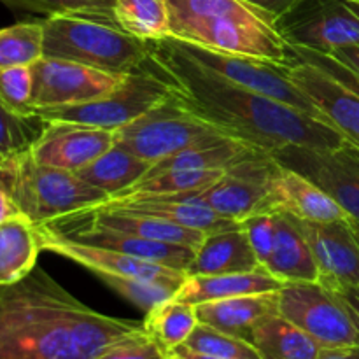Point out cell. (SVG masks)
<instances>
[{
	"label": "cell",
	"instance_id": "obj_1",
	"mask_svg": "<svg viewBox=\"0 0 359 359\" xmlns=\"http://www.w3.org/2000/svg\"><path fill=\"white\" fill-rule=\"evenodd\" d=\"M144 65L167 83L182 107L238 142L270 154L287 146L337 149L346 144L326 123L203 67L174 37L149 42Z\"/></svg>",
	"mask_w": 359,
	"mask_h": 359
},
{
	"label": "cell",
	"instance_id": "obj_2",
	"mask_svg": "<svg viewBox=\"0 0 359 359\" xmlns=\"http://www.w3.org/2000/svg\"><path fill=\"white\" fill-rule=\"evenodd\" d=\"M140 332L142 323L93 311L37 266L0 286V359H95Z\"/></svg>",
	"mask_w": 359,
	"mask_h": 359
},
{
	"label": "cell",
	"instance_id": "obj_3",
	"mask_svg": "<svg viewBox=\"0 0 359 359\" xmlns=\"http://www.w3.org/2000/svg\"><path fill=\"white\" fill-rule=\"evenodd\" d=\"M170 37L210 51L297 62L276 20L244 0H167Z\"/></svg>",
	"mask_w": 359,
	"mask_h": 359
},
{
	"label": "cell",
	"instance_id": "obj_4",
	"mask_svg": "<svg viewBox=\"0 0 359 359\" xmlns=\"http://www.w3.org/2000/svg\"><path fill=\"white\" fill-rule=\"evenodd\" d=\"M44 56L69 60L114 74L142 69L149 42L132 37L114 18L95 14H55L42 20Z\"/></svg>",
	"mask_w": 359,
	"mask_h": 359
},
{
	"label": "cell",
	"instance_id": "obj_5",
	"mask_svg": "<svg viewBox=\"0 0 359 359\" xmlns=\"http://www.w3.org/2000/svg\"><path fill=\"white\" fill-rule=\"evenodd\" d=\"M0 186L34 224L95 209L109 200V195L84 182L76 172L35 161L30 149L0 163Z\"/></svg>",
	"mask_w": 359,
	"mask_h": 359
},
{
	"label": "cell",
	"instance_id": "obj_6",
	"mask_svg": "<svg viewBox=\"0 0 359 359\" xmlns=\"http://www.w3.org/2000/svg\"><path fill=\"white\" fill-rule=\"evenodd\" d=\"M228 140L233 139L191 114L172 95L135 121L116 130V142L149 163L191 147H209Z\"/></svg>",
	"mask_w": 359,
	"mask_h": 359
},
{
	"label": "cell",
	"instance_id": "obj_7",
	"mask_svg": "<svg viewBox=\"0 0 359 359\" xmlns=\"http://www.w3.org/2000/svg\"><path fill=\"white\" fill-rule=\"evenodd\" d=\"M167 97H170L167 83L142 65L137 72H130L118 90L86 104L41 112L37 118L42 121H69L105 130H119L146 114Z\"/></svg>",
	"mask_w": 359,
	"mask_h": 359
},
{
	"label": "cell",
	"instance_id": "obj_8",
	"mask_svg": "<svg viewBox=\"0 0 359 359\" xmlns=\"http://www.w3.org/2000/svg\"><path fill=\"white\" fill-rule=\"evenodd\" d=\"M279 314L311 335L323 349L359 346V332L335 291L319 280L286 283L279 290Z\"/></svg>",
	"mask_w": 359,
	"mask_h": 359
},
{
	"label": "cell",
	"instance_id": "obj_9",
	"mask_svg": "<svg viewBox=\"0 0 359 359\" xmlns=\"http://www.w3.org/2000/svg\"><path fill=\"white\" fill-rule=\"evenodd\" d=\"M277 30L293 48L332 53L359 44V2L300 0L276 21Z\"/></svg>",
	"mask_w": 359,
	"mask_h": 359
},
{
	"label": "cell",
	"instance_id": "obj_10",
	"mask_svg": "<svg viewBox=\"0 0 359 359\" xmlns=\"http://www.w3.org/2000/svg\"><path fill=\"white\" fill-rule=\"evenodd\" d=\"M179 44L196 62H200L207 69L214 70L219 76L226 77L231 83L241 84L248 90L265 95V97L273 98L277 102H283V104L298 109V111L325 123L318 109L312 105V102L302 93L300 88L291 79V63L286 65V63L269 62V60L252 58V56L210 51V49L198 48V46L182 41H179Z\"/></svg>",
	"mask_w": 359,
	"mask_h": 359
},
{
	"label": "cell",
	"instance_id": "obj_11",
	"mask_svg": "<svg viewBox=\"0 0 359 359\" xmlns=\"http://www.w3.org/2000/svg\"><path fill=\"white\" fill-rule=\"evenodd\" d=\"M35 116L53 109L97 100L125 83L128 74H114L69 60L44 58L32 65Z\"/></svg>",
	"mask_w": 359,
	"mask_h": 359
},
{
	"label": "cell",
	"instance_id": "obj_12",
	"mask_svg": "<svg viewBox=\"0 0 359 359\" xmlns=\"http://www.w3.org/2000/svg\"><path fill=\"white\" fill-rule=\"evenodd\" d=\"M284 167L300 172L340 203L359 223V149L346 142L337 149L287 146L273 153Z\"/></svg>",
	"mask_w": 359,
	"mask_h": 359
},
{
	"label": "cell",
	"instance_id": "obj_13",
	"mask_svg": "<svg viewBox=\"0 0 359 359\" xmlns=\"http://www.w3.org/2000/svg\"><path fill=\"white\" fill-rule=\"evenodd\" d=\"M277 161L266 153L224 172L207 188L193 191L217 214L242 221L258 212H272V174Z\"/></svg>",
	"mask_w": 359,
	"mask_h": 359
},
{
	"label": "cell",
	"instance_id": "obj_14",
	"mask_svg": "<svg viewBox=\"0 0 359 359\" xmlns=\"http://www.w3.org/2000/svg\"><path fill=\"white\" fill-rule=\"evenodd\" d=\"M39 241H41L42 251L53 252L62 258L70 259L77 265L84 266L93 272L97 277L102 276H119V277H137V279L156 280V283L172 284L181 287L186 280V272L170 269V266L151 263L146 259L133 258L125 252L114 251V249L98 248V245L83 244V242L72 241L69 237L56 233L49 228L37 224Z\"/></svg>",
	"mask_w": 359,
	"mask_h": 359
},
{
	"label": "cell",
	"instance_id": "obj_15",
	"mask_svg": "<svg viewBox=\"0 0 359 359\" xmlns=\"http://www.w3.org/2000/svg\"><path fill=\"white\" fill-rule=\"evenodd\" d=\"M116 144V130L69 121H44L32 144L35 161L48 167L79 172Z\"/></svg>",
	"mask_w": 359,
	"mask_h": 359
},
{
	"label": "cell",
	"instance_id": "obj_16",
	"mask_svg": "<svg viewBox=\"0 0 359 359\" xmlns=\"http://www.w3.org/2000/svg\"><path fill=\"white\" fill-rule=\"evenodd\" d=\"M294 219L314 255L319 283L328 287L359 286V238L353 219L326 223Z\"/></svg>",
	"mask_w": 359,
	"mask_h": 359
},
{
	"label": "cell",
	"instance_id": "obj_17",
	"mask_svg": "<svg viewBox=\"0 0 359 359\" xmlns=\"http://www.w3.org/2000/svg\"><path fill=\"white\" fill-rule=\"evenodd\" d=\"M290 76L326 125L359 149V95L319 67L298 58L290 65Z\"/></svg>",
	"mask_w": 359,
	"mask_h": 359
},
{
	"label": "cell",
	"instance_id": "obj_18",
	"mask_svg": "<svg viewBox=\"0 0 359 359\" xmlns=\"http://www.w3.org/2000/svg\"><path fill=\"white\" fill-rule=\"evenodd\" d=\"M95 209L142 214V216L156 217V219L168 221L179 226L198 230L205 235L228 230V228H237L241 224V221L217 214L205 202L196 198L193 191L179 193V195L139 196V198H111Z\"/></svg>",
	"mask_w": 359,
	"mask_h": 359
},
{
	"label": "cell",
	"instance_id": "obj_19",
	"mask_svg": "<svg viewBox=\"0 0 359 359\" xmlns=\"http://www.w3.org/2000/svg\"><path fill=\"white\" fill-rule=\"evenodd\" d=\"M42 226L56 231V233L69 237L72 241L83 242V244L98 245V248L114 249V251L125 252L133 258L146 259L151 263H160V265L170 266V269L182 270L186 272L195 258L196 249L189 245L168 244V242L151 241V238L137 237V235L121 233L114 230H104V228L84 226V224H70V223H44Z\"/></svg>",
	"mask_w": 359,
	"mask_h": 359
},
{
	"label": "cell",
	"instance_id": "obj_20",
	"mask_svg": "<svg viewBox=\"0 0 359 359\" xmlns=\"http://www.w3.org/2000/svg\"><path fill=\"white\" fill-rule=\"evenodd\" d=\"M277 161V160H276ZM272 212H287L305 221L351 219L335 198L300 172L277 161L272 174Z\"/></svg>",
	"mask_w": 359,
	"mask_h": 359
},
{
	"label": "cell",
	"instance_id": "obj_21",
	"mask_svg": "<svg viewBox=\"0 0 359 359\" xmlns=\"http://www.w3.org/2000/svg\"><path fill=\"white\" fill-rule=\"evenodd\" d=\"M56 221L58 223L84 224V226L121 231V233L137 235V237L151 238V241L189 245L193 249L198 248L202 244L203 237H205V233L198 230L179 226V224H172L168 221H161L151 216H142V214L121 212V210L90 209L83 210V212L70 214V216Z\"/></svg>",
	"mask_w": 359,
	"mask_h": 359
},
{
	"label": "cell",
	"instance_id": "obj_22",
	"mask_svg": "<svg viewBox=\"0 0 359 359\" xmlns=\"http://www.w3.org/2000/svg\"><path fill=\"white\" fill-rule=\"evenodd\" d=\"M258 269H262V263L238 224L237 228L207 233L196 248L186 276H223L255 272Z\"/></svg>",
	"mask_w": 359,
	"mask_h": 359
},
{
	"label": "cell",
	"instance_id": "obj_23",
	"mask_svg": "<svg viewBox=\"0 0 359 359\" xmlns=\"http://www.w3.org/2000/svg\"><path fill=\"white\" fill-rule=\"evenodd\" d=\"M273 312H279V291L242 294L196 305L200 323L248 342L256 323Z\"/></svg>",
	"mask_w": 359,
	"mask_h": 359
},
{
	"label": "cell",
	"instance_id": "obj_24",
	"mask_svg": "<svg viewBox=\"0 0 359 359\" xmlns=\"http://www.w3.org/2000/svg\"><path fill=\"white\" fill-rule=\"evenodd\" d=\"M263 266L284 283L319 280L314 255L291 214L276 212V241L270 258Z\"/></svg>",
	"mask_w": 359,
	"mask_h": 359
},
{
	"label": "cell",
	"instance_id": "obj_25",
	"mask_svg": "<svg viewBox=\"0 0 359 359\" xmlns=\"http://www.w3.org/2000/svg\"><path fill=\"white\" fill-rule=\"evenodd\" d=\"M284 280L277 279L265 266L255 272L223 273V276L186 277L175 298L188 304L198 305L203 302L223 300V298L242 297V294L273 293L284 286Z\"/></svg>",
	"mask_w": 359,
	"mask_h": 359
},
{
	"label": "cell",
	"instance_id": "obj_26",
	"mask_svg": "<svg viewBox=\"0 0 359 359\" xmlns=\"http://www.w3.org/2000/svg\"><path fill=\"white\" fill-rule=\"evenodd\" d=\"M41 251L37 224L25 214L0 221V286L25 279L37 266Z\"/></svg>",
	"mask_w": 359,
	"mask_h": 359
},
{
	"label": "cell",
	"instance_id": "obj_27",
	"mask_svg": "<svg viewBox=\"0 0 359 359\" xmlns=\"http://www.w3.org/2000/svg\"><path fill=\"white\" fill-rule=\"evenodd\" d=\"M249 342L262 359H318L323 347L279 312L255 325Z\"/></svg>",
	"mask_w": 359,
	"mask_h": 359
},
{
	"label": "cell",
	"instance_id": "obj_28",
	"mask_svg": "<svg viewBox=\"0 0 359 359\" xmlns=\"http://www.w3.org/2000/svg\"><path fill=\"white\" fill-rule=\"evenodd\" d=\"M149 161L135 156L126 147L116 142L102 156H98L93 163L76 172L84 182L93 188L100 189L109 200L118 198L123 191L132 188L137 181L144 177L151 168Z\"/></svg>",
	"mask_w": 359,
	"mask_h": 359
},
{
	"label": "cell",
	"instance_id": "obj_29",
	"mask_svg": "<svg viewBox=\"0 0 359 359\" xmlns=\"http://www.w3.org/2000/svg\"><path fill=\"white\" fill-rule=\"evenodd\" d=\"M198 323L196 305L174 297L151 309L142 325L147 335L168 356L175 347L184 346Z\"/></svg>",
	"mask_w": 359,
	"mask_h": 359
},
{
	"label": "cell",
	"instance_id": "obj_30",
	"mask_svg": "<svg viewBox=\"0 0 359 359\" xmlns=\"http://www.w3.org/2000/svg\"><path fill=\"white\" fill-rule=\"evenodd\" d=\"M112 14L121 30L144 42L170 37L167 0H114Z\"/></svg>",
	"mask_w": 359,
	"mask_h": 359
},
{
	"label": "cell",
	"instance_id": "obj_31",
	"mask_svg": "<svg viewBox=\"0 0 359 359\" xmlns=\"http://www.w3.org/2000/svg\"><path fill=\"white\" fill-rule=\"evenodd\" d=\"M226 170H165L160 174L144 175L132 188L123 191L118 198H139V196L179 195L207 188Z\"/></svg>",
	"mask_w": 359,
	"mask_h": 359
},
{
	"label": "cell",
	"instance_id": "obj_32",
	"mask_svg": "<svg viewBox=\"0 0 359 359\" xmlns=\"http://www.w3.org/2000/svg\"><path fill=\"white\" fill-rule=\"evenodd\" d=\"M44 58L42 21H20L0 28V69L32 67Z\"/></svg>",
	"mask_w": 359,
	"mask_h": 359
},
{
	"label": "cell",
	"instance_id": "obj_33",
	"mask_svg": "<svg viewBox=\"0 0 359 359\" xmlns=\"http://www.w3.org/2000/svg\"><path fill=\"white\" fill-rule=\"evenodd\" d=\"M184 347L195 353L224 359H262L251 342L198 323Z\"/></svg>",
	"mask_w": 359,
	"mask_h": 359
},
{
	"label": "cell",
	"instance_id": "obj_34",
	"mask_svg": "<svg viewBox=\"0 0 359 359\" xmlns=\"http://www.w3.org/2000/svg\"><path fill=\"white\" fill-rule=\"evenodd\" d=\"M102 283L107 284L114 293L125 298L142 312H149L156 305L170 300L175 297L179 287L172 284L156 283V280L137 279V277H119V276H102L98 277Z\"/></svg>",
	"mask_w": 359,
	"mask_h": 359
},
{
	"label": "cell",
	"instance_id": "obj_35",
	"mask_svg": "<svg viewBox=\"0 0 359 359\" xmlns=\"http://www.w3.org/2000/svg\"><path fill=\"white\" fill-rule=\"evenodd\" d=\"M42 126V119L25 118L0 102V163L30 149L41 135Z\"/></svg>",
	"mask_w": 359,
	"mask_h": 359
},
{
	"label": "cell",
	"instance_id": "obj_36",
	"mask_svg": "<svg viewBox=\"0 0 359 359\" xmlns=\"http://www.w3.org/2000/svg\"><path fill=\"white\" fill-rule=\"evenodd\" d=\"M13 11L37 13L48 16L55 14H95L114 18V0H0Z\"/></svg>",
	"mask_w": 359,
	"mask_h": 359
},
{
	"label": "cell",
	"instance_id": "obj_37",
	"mask_svg": "<svg viewBox=\"0 0 359 359\" xmlns=\"http://www.w3.org/2000/svg\"><path fill=\"white\" fill-rule=\"evenodd\" d=\"M34 72L32 67L0 69V102L9 111L25 118H37L32 105Z\"/></svg>",
	"mask_w": 359,
	"mask_h": 359
},
{
	"label": "cell",
	"instance_id": "obj_38",
	"mask_svg": "<svg viewBox=\"0 0 359 359\" xmlns=\"http://www.w3.org/2000/svg\"><path fill=\"white\" fill-rule=\"evenodd\" d=\"M241 228L263 266L270 258L276 241V212H258L244 217Z\"/></svg>",
	"mask_w": 359,
	"mask_h": 359
},
{
	"label": "cell",
	"instance_id": "obj_39",
	"mask_svg": "<svg viewBox=\"0 0 359 359\" xmlns=\"http://www.w3.org/2000/svg\"><path fill=\"white\" fill-rule=\"evenodd\" d=\"M95 359H168V356L144 330L112 344Z\"/></svg>",
	"mask_w": 359,
	"mask_h": 359
},
{
	"label": "cell",
	"instance_id": "obj_40",
	"mask_svg": "<svg viewBox=\"0 0 359 359\" xmlns=\"http://www.w3.org/2000/svg\"><path fill=\"white\" fill-rule=\"evenodd\" d=\"M291 48H293V46H291ZM293 53L298 60L319 67V69H323L326 74L335 77L337 81H340V83L346 84L349 90H353L354 93L359 95V74L351 70L349 67H346L344 63H340L339 60L326 55V53L314 51V49L307 48H293Z\"/></svg>",
	"mask_w": 359,
	"mask_h": 359
},
{
	"label": "cell",
	"instance_id": "obj_41",
	"mask_svg": "<svg viewBox=\"0 0 359 359\" xmlns=\"http://www.w3.org/2000/svg\"><path fill=\"white\" fill-rule=\"evenodd\" d=\"M330 290L335 291V294L340 298V302L344 304L346 311L349 312L351 319H353L359 332V286H347V284H342V286H333L330 287Z\"/></svg>",
	"mask_w": 359,
	"mask_h": 359
},
{
	"label": "cell",
	"instance_id": "obj_42",
	"mask_svg": "<svg viewBox=\"0 0 359 359\" xmlns=\"http://www.w3.org/2000/svg\"><path fill=\"white\" fill-rule=\"evenodd\" d=\"M244 2L256 7V9H259L262 13L269 14L272 20L277 21L279 18H283L287 11L293 9L300 0H244Z\"/></svg>",
	"mask_w": 359,
	"mask_h": 359
},
{
	"label": "cell",
	"instance_id": "obj_43",
	"mask_svg": "<svg viewBox=\"0 0 359 359\" xmlns=\"http://www.w3.org/2000/svg\"><path fill=\"white\" fill-rule=\"evenodd\" d=\"M330 56H333L335 60H339L340 63H344L346 67H349L351 70L359 74V44L356 46H342V48H337L335 51L328 53Z\"/></svg>",
	"mask_w": 359,
	"mask_h": 359
},
{
	"label": "cell",
	"instance_id": "obj_44",
	"mask_svg": "<svg viewBox=\"0 0 359 359\" xmlns=\"http://www.w3.org/2000/svg\"><path fill=\"white\" fill-rule=\"evenodd\" d=\"M318 359H359V346H344L321 349Z\"/></svg>",
	"mask_w": 359,
	"mask_h": 359
},
{
	"label": "cell",
	"instance_id": "obj_45",
	"mask_svg": "<svg viewBox=\"0 0 359 359\" xmlns=\"http://www.w3.org/2000/svg\"><path fill=\"white\" fill-rule=\"evenodd\" d=\"M16 214H20L16 203H14V200L11 198L9 193L0 186V221L7 219V217L11 216H16Z\"/></svg>",
	"mask_w": 359,
	"mask_h": 359
},
{
	"label": "cell",
	"instance_id": "obj_46",
	"mask_svg": "<svg viewBox=\"0 0 359 359\" xmlns=\"http://www.w3.org/2000/svg\"><path fill=\"white\" fill-rule=\"evenodd\" d=\"M168 358H172V359H224V358H214V356H207V354L195 353V351L188 349V347H184V346L175 347V349L168 354Z\"/></svg>",
	"mask_w": 359,
	"mask_h": 359
},
{
	"label": "cell",
	"instance_id": "obj_47",
	"mask_svg": "<svg viewBox=\"0 0 359 359\" xmlns=\"http://www.w3.org/2000/svg\"><path fill=\"white\" fill-rule=\"evenodd\" d=\"M353 226H354V230H356V235H358V238H359V223H358V221L353 219Z\"/></svg>",
	"mask_w": 359,
	"mask_h": 359
},
{
	"label": "cell",
	"instance_id": "obj_48",
	"mask_svg": "<svg viewBox=\"0 0 359 359\" xmlns=\"http://www.w3.org/2000/svg\"><path fill=\"white\" fill-rule=\"evenodd\" d=\"M353 2H359V0H353Z\"/></svg>",
	"mask_w": 359,
	"mask_h": 359
},
{
	"label": "cell",
	"instance_id": "obj_49",
	"mask_svg": "<svg viewBox=\"0 0 359 359\" xmlns=\"http://www.w3.org/2000/svg\"><path fill=\"white\" fill-rule=\"evenodd\" d=\"M168 359H172V358H168Z\"/></svg>",
	"mask_w": 359,
	"mask_h": 359
}]
</instances>
